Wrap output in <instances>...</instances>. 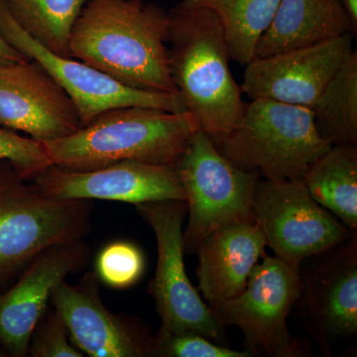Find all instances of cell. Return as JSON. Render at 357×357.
Instances as JSON below:
<instances>
[{
    "label": "cell",
    "instance_id": "ba28073f",
    "mask_svg": "<svg viewBox=\"0 0 357 357\" xmlns=\"http://www.w3.org/2000/svg\"><path fill=\"white\" fill-rule=\"evenodd\" d=\"M135 208L156 237L158 260L147 291L154 299L161 328L173 333H197L215 342L222 340L225 328L202 300L185 272L183 223L188 213L187 202H146L135 204Z\"/></svg>",
    "mask_w": 357,
    "mask_h": 357
},
{
    "label": "cell",
    "instance_id": "52a82bcc",
    "mask_svg": "<svg viewBox=\"0 0 357 357\" xmlns=\"http://www.w3.org/2000/svg\"><path fill=\"white\" fill-rule=\"evenodd\" d=\"M301 287L300 267L266 255L253 268L243 292L211 309L223 328L236 326L243 331L251 354L303 356L304 349L287 326Z\"/></svg>",
    "mask_w": 357,
    "mask_h": 357
},
{
    "label": "cell",
    "instance_id": "d4e9b609",
    "mask_svg": "<svg viewBox=\"0 0 357 357\" xmlns=\"http://www.w3.org/2000/svg\"><path fill=\"white\" fill-rule=\"evenodd\" d=\"M4 160L28 182L52 165L42 142L0 126V162Z\"/></svg>",
    "mask_w": 357,
    "mask_h": 357
},
{
    "label": "cell",
    "instance_id": "7402d4cb",
    "mask_svg": "<svg viewBox=\"0 0 357 357\" xmlns=\"http://www.w3.org/2000/svg\"><path fill=\"white\" fill-rule=\"evenodd\" d=\"M13 20L30 36L61 57L72 58L73 25L89 0H2Z\"/></svg>",
    "mask_w": 357,
    "mask_h": 357
},
{
    "label": "cell",
    "instance_id": "603a6c76",
    "mask_svg": "<svg viewBox=\"0 0 357 357\" xmlns=\"http://www.w3.org/2000/svg\"><path fill=\"white\" fill-rule=\"evenodd\" d=\"M144 256L128 241H115L100 251L96 262L100 281L110 288L126 289L137 283L144 271Z\"/></svg>",
    "mask_w": 357,
    "mask_h": 357
},
{
    "label": "cell",
    "instance_id": "4316f807",
    "mask_svg": "<svg viewBox=\"0 0 357 357\" xmlns=\"http://www.w3.org/2000/svg\"><path fill=\"white\" fill-rule=\"evenodd\" d=\"M27 61H29V59L25 57L17 49L11 46V45L0 35V66L27 62Z\"/></svg>",
    "mask_w": 357,
    "mask_h": 357
},
{
    "label": "cell",
    "instance_id": "f1b7e54d",
    "mask_svg": "<svg viewBox=\"0 0 357 357\" xmlns=\"http://www.w3.org/2000/svg\"><path fill=\"white\" fill-rule=\"evenodd\" d=\"M8 356H7V354H6V351H4L3 349H2L1 347H0V357H7Z\"/></svg>",
    "mask_w": 357,
    "mask_h": 357
},
{
    "label": "cell",
    "instance_id": "9c48e42d",
    "mask_svg": "<svg viewBox=\"0 0 357 357\" xmlns=\"http://www.w3.org/2000/svg\"><path fill=\"white\" fill-rule=\"evenodd\" d=\"M255 222L274 256L300 267L351 238L354 232L317 203L303 180H272L260 176L253 192ZM356 232V231H354Z\"/></svg>",
    "mask_w": 357,
    "mask_h": 357
},
{
    "label": "cell",
    "instance_id": "5b68a950",
    "mask_svg": "<svg viewBox=\"0 0 357 357\" xmlns=\"http://www.w3.org/2000/svg\"><path fill=\"white\" fill-rule=\"evenodd\" d=\"M211 141L237 168L272 180H303L333 146L319 136L311 109L267 98L246 103L236 128Z\"/></svg>",
    "mask_w": 357,
    "mask_h": 357
},
{
    "label": "cell",
    "instance_id": "277c9868",
    "mask_svg": "<svg viewBox=\"0 0 357 357\" xmlns=\"http://www.w3.org/2000/svg\"><path fill=\"white\" fill-rule=\"evenodd\" d=\"M93 213L91 199L55 198L0 162V291L45 249L89 236Z\"/></svg>",
    "mask_w": 357,
    "mask_h": 357
},
{
    "label": "cell",
    "instance_id": "4fadbf2b",
    "mask_svg": "<svg viewBox=\"0 0 357 357\" xmlns=\"http://www.w3.org/2000/svg\"><path fill=\"white\" fill-rule=\"evenodd\" d=\"M0 126L48 142L83 128L76 103L37 61L0 66Z\"/></svg>",
    "mask_w": 357,
    "mask_h": 357
},
{
    "label": "cell",
    "instance_id": "8992f818",
    "mask_svg": "<svg viewBox=\"0 0 357 357\" xmlns=\"http://www.w3.org/2000/svg\"><path fill=\"white\" fill-rule=\"evenodd\" d=\"M174 167L189 213L183 232L185 252H196L202 239L213 230L236 222H255L253 192L260 174L230 163L201 129Z\"/></svg>",
    "mask_w": 357,
    "mask_h": 357
},
{
    "label": "cell",
    "instance_id": "ac0fdd59",
    "mask_svg": "<svg viewBox=\"0 0 357 357\" xmlns=\"http://www.w3.org/2000/svg\"><path fill=\"white\" fill-rule=\"evenodd\" d=\"M347 33H351V24L340 0H280L273 20L256 46L255 59L311 46Z\"/></svg>",
    "mask_w": 357,
    "mask_h": 357
},
{
    "label": "cell",
    "instance_id": "5bb4252c",
    "mask_svg": "<svg viewBox=\"0 0 357 357\" xmlns=\"http://www.w3.org/2000/svg\"><path fill=\"white\" fill-rule=\"evenodd\" d=\"M52 307L63 319L70 340L91 357H149L152 338L139 321L114 314L103 304L100 279L89 272L76 285L66 281L52 294Z\"/></svg>",
    "mask_w": 357,
    "mask_h": 357
},
{
    "label": "cell",
    "instance_id": "cb8c5ba5",
    "mask_svg": "<svg viewBox=\"0 0 357 357\" xmlns=\"http://www.w3.org/2000/svg\"><path fill=\"white\" fill-rule=\"evenodd\" d=\"M250 352L234 351L211 342L197 333H173L160 328L152 338L151 356L158 357H249Z\"/></svg>",
    "mask_w": 357,
    "mask_h": 357
},
{
    "label": "cell",
    "instance_id": "30bf717a",
    "mask_svg": "<svg viewBox=\"0 0 357 357\" xmlns=\"http://www.w3.org/2000/svg\"><path fill=\"white\" fill-rule=\"evenodd\" d=\"M0 35L29 60L48 70L76 103L83 126L102 112L115 107H153L185 112L180 93H149L128 88L100 70L74 58L61 57L42 46L13 20L0 0Z\"/></svg>",
    "mask_w": 357,
    "mask_h": 357
},
{
    "label": "cell",
    "instance_id": "3957f363",
    "mask_svg": "<svg viewBox=\"0 0 357 357\" xmlns=\"http://www.w3.org/2000/svg\"><path fill=\"white\" fill-rule=\"evenodd\" d=\"M199 126L188 110L115 107L67 137L43 142L52 165L88 171L131 160L175 165Z\"/></svg>",
    "mask_w": 357,
    "mask_h": 357
},
{
    "label": "cell",
    "instance_id": "9a60e30c",
    "mask_svg": "<svg viewBox=\"0 0 357 357\" xmlns=\"http://www.w3.org/2000/svg\"><path fill=\"white\" fill-rule=\"evenodd\" d=\"M321 261L301 272V314L319 349L330 356L331 345L357 333L356 231Z\"/></svg>",
    "mask_w": 357,
    "mask_h": 357
},
{
    "label": "cell",
    "instance_id": "7c38bea8",
    "mask_svg": "<svg viewBox=\"0 0 357 357\" xmlns=\"http://www.w3.org/2000/svg\"><path fill=\"white\" fill-rule=\"evenodd\" d=\"M351 33L321 43L294 49L246 65L241 91L311 109L324 89L351 56Z\"/></svg>",
    "mask_w": 357,
    "mask_h": 357
},
{
    "label": "cell",
    "instance_id": "d6986e66",
    "mask_svg": "<svg viewBox=\"0 0 357 357\" xmlns=\"http://www.w3.org/2000/svg\"><path fill=\"white\" fill-rule=\"evenodd\" d=\"M312 199L351 231L357 229V146L333 144L317 160L304 178Z\"/></svg>",
    "mask_w": 357,
    "mask_h": 357
},
{
    "label": "cell",
    "instance_id": "ffe728a7",
    "mask_svg": "<svg viewBox=\"0 0 357 357\" xmlns=\"http://www.w3.org/2000/svg\"><path fill=\"white\" fill-rule=\"evenodd\" d=\"M204 7L218 16L231 60L246 66L255 57L256 46L273 20L280 0H182Z\"/></svg>",
    "mask_w": 357,
    "mask_h": 357
},
{
    "label": "cell",
    "instance_id": "8fae6325",
    "mask_svg": "<svg viewBox=\"0 0 357 357\" xmlns=\"http://www.w3.org/2000/svg\"><path fill=\"white\" fill-rule=\"evenodd\" d=\"M91 260L84 239L45 249L9 287L0 291V347L13 357L29 356L33 330L49 307L54 290Z\"/></svg>",
    "mask_w": 357,
    "mask_h": 357
},
{
    "label": "cell",
    "instance_id": "2e32d148",
    "mask_svg": "<svg viewBox=\"0 0 357 357\" xmlns=\"http://www.w3.org/2000/svg\"><path fill=\"white\" fill-rule=\"evenodd\" d=\"M32 182L47 194L64 199H107L133 204L185 201L175 167L131 160L88 171L51 165Z\"/></svg>",
    "mask_w": 357,
    "mask_h": 357
},
{
    "label": "cell",
    "instance_id": "e0dca14e",
    "mask_svg": "<svg viewBox=\"0 0 357 357\" xmlns=\"http://www.w3.org/2000/svg\"><path fill=\"white\" fill-rule=\"evenodd\" d=\"M266 239L256 222H236L202 239L197 276L210 307L232 299L246 287L249 275L265 255Z\"/></svg>",
    "mask_w": 357,
    "mask_h": 357
},
{
    "label": "cell",
    "instance_id": "44dd1931",
    "mask_svg": "<svg viewBox=\"0 0 357 357\" xmlns=\"http://www.w3.org/2000/svg\"><path fill=\"white\" fill-rule=\"evenodd\" d=\"M319 136L357 145V52L354 51L312 109Z\"/></svg>",
    "mask_w": 357,
    "mask_h": 357
},
{
    "label": "cell",
    "instance_id": "7a4b0ae2",
    "mask_svg": "<svg viewBox=\"0 0 357 357\" xmlns=\"http://www.w3.org/2000/svg\"><path fill=\"white\" fill-rule=\"evenodd\" d=\"M168 14L169 64L185 109L211 139L232 130L245 110L232 77L229 48L218 16L181 1Z\"/></svg>",
    "mask_w": 357,
    "mask_h": 357
},
{
    "label": "cell",
    "instance_id": "83f0119b",
    "mask_svg": "<svg viewBox=\"0 0 357 357\" xmlns=\"http://www.w3.org/2000/svg\"><path fill=\"white\" fill-rule=\"evenodd\" d=\"M349 17L352 36L357 34V0H340Z\"/></svg>",
    "mask_w": 357,
    "mask_h": 357
},
{
    "label": "cell",
    "instance_id": "484cf974",
    "mask_svg": "<svg viewBox=\"0 0 357 357\" xmlns=\"http://www.w3.org/2000/svg\"><path fill=\"white\" fill-rule=\"evenodd\" d=\"M29 356L84 357L83 352L73 344L67 326L53 307H47L33 330Z\"/></svg>",
    "mask_w": 357,
    "mask_h": 357
},
{
    "label": "cell",
    "instance_id": "6da1fadb",
    "mask_svg": "<svg viewBox=\"0 0 357 357\" xmlns=\"http://www.w3.org/2000/svg\"><path fill=\"white\" fill-rule=\"evenodd\" d=\"M168 14L146 0H89L73 25L70 57L117 83L178 93L169 64Z\"/></svg>",
    "mask_w": 357,
    "mask_h": 357
}]
</instances>
